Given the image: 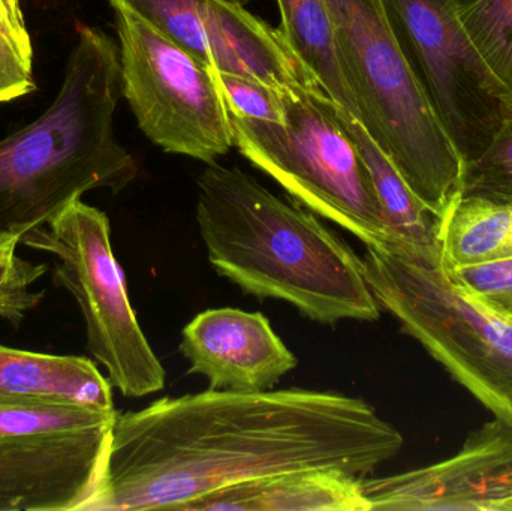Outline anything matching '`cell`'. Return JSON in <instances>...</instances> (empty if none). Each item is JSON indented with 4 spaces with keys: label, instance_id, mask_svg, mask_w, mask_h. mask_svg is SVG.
Returning a JSON list of instances; mask_svg holds the SVG:
<instances>
[{
    "label": "cell",
    "instance_id": "1",
    "mask_svg": "<svg viewBox=\"0 0 512 511\" xmlns=\"http://www.w3.org/2000/svg\"><path fill=\"white\" fill-rule=\"evenodd\" d=\"M366 401L306 389H209L117 413L96 511L185 510L265 477L331 470L363 479L402 450Z\"/></svg>",
    "mask_w": 512,
    "mask_h": 511
},
{
    "label": "cell",
    "instance_id": "2",
    "mask_svg": "<svg viewBox=\"0 0 512 511\" xmlns=\"http://www.w3.org/2000/svg\"><path fill=\"white\" fill-rule=\"evenodd\" d=\"M197 188L198 228L219 275L258 299L283 300L316 323L379 320L363 258L315 213L216 162Z\"/></svg>",
    "mask_w": 512,
    "mask_h": 511
},
{
    "label": "cell",
    "instance_id": "3",
    "mask_svg": "<svg viewBox=\"0 0 512 511\" xmlns=\"http://www.w3.org/2000/svg\"><path fill=\"white\" fill-rule=\"evenodd\" d=\"M120 96L119 45L81 26L53 102L0 140V233L21 237L86 192L134 182L137 162L114 134Z\"/></svg>",
    "mask_w": 512,
    "mask_h": 511
},
{
    "label": "cell",
    "instance_id": "4",
    "mask_svg": "<svg viewBox=\"0 0 512 511\" xmlns=\"http://www.w3.org/2000/svg\"><path fill=\"white\" fill-rule=\"evenodd\" d=\"M357 119L441 222L463 161L406 60L382 0H327Z\"/></svg>",
    "mask_w": 512,
    "mask_h": 511
},
{
    "label": "cell",
    "instance_id": "5",
    "mask_svg": "<svg viewBox=\"0 0 512 511\" xmlns=\"http://www.w3.org/2000/svg\"><path fill=\"white\" fill-rule=\"evenodd\" d=\"M364 273L381 309L493 416L512 423V324L469 299L441 257L367 248Z\"/></svg>",
    "mask_w": 512,
    "mask_h": 511
},
{
    "label": "cell",
    "instance_id": "6",
    "mask_svg": "<svg viewBox=\"0 0 512 511\" xmlns=\"http://www.w3.org/2000/svg\"><path fill=\"white\" fill-rule=\"evenodd\" d=\"M282 122L230 113L234 147L294 201L367 248L393 243L369 171L322 90L282 89Z\"/></svg>",
    "mask_w": 512,
    "mask_h": 511
},
{
    "label": "cell",
    "instance_id": "7",
    "mask_svg": "<svg viewBox=\"0 0 512 511\" xmlns=\"http://www.w3.org/2000/svg\"><path fill=\"white\" fill-rule=\"evenodd\" d=\"M20 243L56 258L54 284L77 300L87 350L107 369L111 386L126 398L161 392L167 375L129 302L107 215L77 198L47 225L26 231Z\"/></svg>",
    "mask_w": 512,
    "mask_h": 511
},
{
    "label": "cell",
    "instance_id": "8",
    "mask_svg": "<svg viewBox=\"0 0 512 511\" xmlns=\"http://www.w3.org/2000/svg\"><path fill=\"white\" fill-rule=\"evenodd\" d=\"M116 410L0 402V511H96Z\"/></svg>",
    "mask_w": 512,
    "mask_h": 511
},
{
    "label": "cell",
    "instance_id": "9",
    "mask_svg": "<svg viewBox=\"0 0 512 511\" xmlns=\"http://www.w3.org/2000/svg\"><path fill=\"white\" fill-rule=\"evenodd\" d=\"M122 95L143 134L164 152L212 164L234 147L216 72L120 5Z\"/></svg>",
    "mask_w": 512,
    "mask_h": 511
},
{
    "label": "cell",
    "instance_id": "10",
    "mask_svg": "<svg viewBox=\"0 0 512 511\" xmlns=\"http://www.w3.org/2000/svg\"><path fill=\"white\" fill-rule=\"evenodd\" d=\"M397 42L463 162L484 152L512 89L484 62L450 0H382Z\"/></svg>",
    "mask_w": 512,
    "mask_h": 511
},
{
    "label": "cell",
    "instance_id": "11",
    "mask_svg": "<svg viewBox=\"0 0 512 511\" xmlns=\"http://www.w3.org/2000/svg\"><path fill=\"white\" fill-rule=\"evenodd\" d=\"M360 483L369 511H512V423L495 417L445 461Z\"/></svg>",
    "mask_w": 512,
    "mask_h": 511
},
{
    "label": "cell",
    "instance_id": "12",
    "mask_svg": "<svg viewBox=\"0 0 512 511\" xmlns=\"http://www.w3.org/2000/svg\"><path fill=\"white\" fill-rule=\"evenodd\" d=\"M180 353L188 374L203 375L210 389L262 392L279 383L298 360L259 312L216 308L182 330Z\"/></svg>",
    "mask_w": 512,
    "mask_h": 511
},
{
    "label": "cell",
    "instance_id": "13",
    "mask_svg": "<svg viewBox=\"0 0 512 511\" xmlns=\"http://www.w3.org/2000/svg\"><path fill=\"white\" fill-rule=\"evenodd\" d=\"M137 14L213 71L242 74L262 20L236 0H108Z\"/></svg>",
    "mask_w": 512,
    "mask_h": 511
},
{
    "label": "cell",
    "instance_id": "14",
    "mask_svg": "<svg viewBox=\"0 0 512 511\" xmlns=\"http://www.w3.org/2000/svg\"><path fill=\"white\" fill-rule=\"evenodd\" d=\"M369 511L360 479L331 470L297 471L207 495L186 511Z\"/></svg>",
    "mask_w": 512,
    "mask_h": 511
},
{
    "label": "cell",
    "instance_id": "15",
    "mask_svg": "<svg viewBox=\"0 0 512 511\" xmlns=\"http://www.w3.org/2000/svg\"><path fill=\"white\" fill-rule=\"evenodd\" d=\"M24 401L116 410L110 380L87 357L30 353L0 345V402Z\"/></svg>",
    "mask_w": 512,
    "mask_h": 511
},
{
    "label": "cell",
    "instance_id": "16",
    "mask_svg": "<svg viewBox=\"0 0 512 511\" xmlns=\"http://www.w3.org/2000/svg\"><path fill=\"white\" fill-rule=\"evenodd\" d=\"M334 108L339 122L354 141L369 171L385 225L393 240L391 245L406 246L426 257H441V224L435 213L415 195L405 177L358 119L340 108L336 102Z\"/></svg>",
    "mask_w": 512,
    "mask_h": 511
},
{
    "label": "cell",
    "instance_id": "17",
    "mask_svg": "<svg viewBox=\"0 0 512 511\" xmlns=\"http://www.w3.org/2000/svg\"><path fill=\"white\" fill-rule=\"evenodd\" d=\"M445 269L512 257V203L460 195L439 222Z\"/></svg>",
    "mask_w": 512,
    "mask_h": 511
},
{
    "label": "cell",
    "instance_id": "18",
    "mask_svg": "<svg viewBox=\"0 0 512 511\" xmlns=\"http://www.w3.org/2000/svg\"><path fill=\"white\" fill-rule=\"evenodd\" d=\"M280 32L325 95L357 119V105L337 57L336 33L327 0H277Z\"/></svg>",
    "mask_w": 512,
    "mask_h": 511
},
{
    "label": "cell",
    "instance_id": "19",
    "mask_svg": "<svg viewBox=\"0 0 512 511\" xmlns=\"http://www.w3.org/2000/svg\"><path fill=\"white\" fill-rule=\"evenodd\" d=\"M493 74L512 89V0H450Z\"/></svg>",
    "mask_w": 512,
    "mask_h": 511
},
{
    "label": "cell",
    "instance_id": "20",
    "mask_svg": "<svg viewBox=\"0 0 512 511\" xmlns=\"http://www.w3.org/2000/svg\"><path fill=\"white\" fill-rule=\"evenodd\" d=\"M36 89L32 39L20 0H0V104Z\"/></svg>",
    "mask_w": 512,
    "mask_h": 511
},
{
    "label": "cell",
    "instance_id": "21",
    "mask_svg": "<svg viewBox=\"0 0 512 511\" xmlns=\"http://www.w3.org/2000/svg\"><path fill=\"white\" fill-rule=\"evenodd\" d=\"M460 195L512 203V108L484 152L463 162Z\"/></svg>",
    "mask_w": 512,
    "mask_h": 511
},
{
    "label": "cell",
    "instance_id": "22",
    "mask_svg": "<svg viewBox=\"0 0 512 511\" xmlns=\"http://www.w3.org/2000/svg\"><path fill=\"white\" fill-rule=\"evenodd\" d=\"M448 275L469 299L512 324V257L457 267Z\"/></svg>",
    "mask_w": 512,
    "mask_h": 511
},
{
    "label": "cell",
    "instance_id": "23",
    "mask_svg": "<svg viewBox=\"0 0 512 511\" xmlns=\"http://www.w3.org/2000/svg\"><path fill=\"white\" fill-rule=\"evenodd\" d=\"M47 272V264L32 263L15 252L0 258V320L17 327L41 305L45 290L32 291L30 287Z\"/></svg>",
    "mask_w": 512,
    "mask_h": 511
},
{
    "label": "cell",
    "instance_id": "24",
    "mask_svg": "<svg viewBox=\"0 0 512 511\" xmlns=\"http://www.w3.org/2000/svg\"><path fill=\"white\" fill-rule=\"evenodd\" d=\"M215 72L228 113L267 122H282L285 119L282 89H276L254 78Z\"/></svg>",
    "mask_w": 512,
    "mask_h": 511
},
{
    "label": "cell",
    "instance_id": "25",
    "mask_svg": "<svg viewBox=\"0 0 512 511\" xmlns=\"http://www.w3.org/2000/svg\"><path fill=\"white\" fill-rule=\"evenodd\" d=\"M20 245V236L12 233H0V258L15 252Z\"/></svg>",
    "mask_w": 512,
    "mask_h": 511
},
{
    "label": "cell",
    "instance_id": "26",
    "mask_svg": "<svg viewBox=\"0 0 512 511\" xmlns=\"http://www.w3.org/2000/svg\"><path fill=\"white\" fill-rule=\"evenodd\" d=\"M236 2L246 3V2H249V0H236Z\"/></svg>",
    "mask_w": 512,
    "mask_h": 511
},
{
    "label": "cell",
    "instance_id": "27",
    "mask_svg": "<svg viewBox=\"0 0 512 511\" xmlns=\"http://www.w3.org/2000/svg\"><path fill=\"white\" fill-rule=\"evenodd\" d=\"M511 407H512V398H511Z\"/></svg>",
    "mask_w": 512,
    "mask_h": 511
}]
</instances>
